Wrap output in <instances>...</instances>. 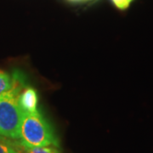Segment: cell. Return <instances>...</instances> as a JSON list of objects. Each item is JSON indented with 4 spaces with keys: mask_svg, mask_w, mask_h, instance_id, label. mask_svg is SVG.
Masks as SVG:
<instances>
[{
    "mask_svg": "<svg viewBox=\"0 0 153 153\" xmlns=\"http://www.w3.org/2000/svg\"><path fill=\"white\" fill-rule=\"evenodd\" d=\"M13 84V76L0 70V94L9 91Z\"/></svg>",
    "mask_w": 153,
    "mask_h": 153,
    "instance_id": "4",
    "label": "cell"
},
{
    "mask_svg": "<svg viewBox=\"0 0 153 153\" xmlns=\"http://www.w3.org/2000/svg\"><path fill=\"white\" fill-rule=\"evenodd\" d=\"M72 2H81V1H85V0H70Z\"/></svg>",
    "mask_w": 153,
    "mask_h": 153,
    "instance_id": "8",
    "label": "cell"
},
{
    "mask_svg": "<svg viewBox=\"0 0 153 153\" xmlns=\"http://www.w3.org/2000/svg\"><path fill=\"white\" fill-rule=\"evenodd\" d=\"M18 101L23 111H34L38 110V94L33 88H25L20 94Z\"/></svg>",
    "mask_w": 153,
    "mask_h": 153,
    "instance_id": "3",
    "label": "cell"
},
{
    "mask_svg": "<svg viewBox=\"0 0 153 153\" xmlns=\"http://www.w3.org/2000/svg\"><path fill=\"white\" fill-rule=\"evenodd\" d=\"M19 140L22 147L59 146L53 128L38 110L23 111Z\"/></svg>",
    "mask_w": 153,
    "mask_h": 153,
    "instance_id": "2",
    "label": "cell"
},
{
    "mask_svg": "<svg viewBox=\"0 0 153 153\" xmlns=\"http://www.w3.org/2000/svg\"><path fill=\"white\" fill-rule=\"evenodd\" d=\"M19 146L6 139H0V153H21Z\"/></svg>",
    "mask_w": 153,
    "mask_h": 153,
    "instance_id": "5",
    "label": "cell"
},
{
    "mask_svg": "<svg viewBox=\"0 0 153 153\" xmlns=\"http://www.w3.org/2000/svg\"><path fill=\"white\" fill-rule=\"evenodd\" d=\"M113 4L120 10H125L130 4L132 0H112Z\"/></svg>",
    "mask_w": 153,
    "mask_h": 153,
    "instance_id": "7",
    "label": "cell"
},
{
    "mask_svg": "<svg viewBox=\"0 0 153 153\" xmlns=\"http://www.w3.org/2000/svg\"><path fill=\"white\" fill-rule=\"evenodd\" d=\"M0 139H5V138H3V137H1V136H0Z\"/></svg>",
    "mask_w": 153,
    "mask_h": 153,
    "instance_id": "9",
    "label": "cell"
},
{
    "mask_svg": "<svg viewBox=\"0 0 153 153\" xmlns=\"http://www.w3.org/2000/svg\"><path fill=\"white\" fill-rule=\"evenodd\" d=\"M21 147L23 149V153H60L55 146H39V147L21 146Z\"/></svg>",
    "mask_w": 153,
    "mask_h": 153,
    "instance_id": "6",
    "label": "cell"
},
{
    "mask_svg": "<svg viewBox=\"0 0 153 153\" xmlns=\"http://www.w3.org/2000/svg\"><path fill=\"white\" fill-rule=\"evenodd\" d=\"M11 88L0 94V136L10 140H19L20 126L23 111L19 105V95L25 88L22 75L13 73Z\"/></svg>",
    "mask_w": 153,
    "mask_h": 153,
    "instance_id": "1",
    "label": "cell"
}]
</instances>
